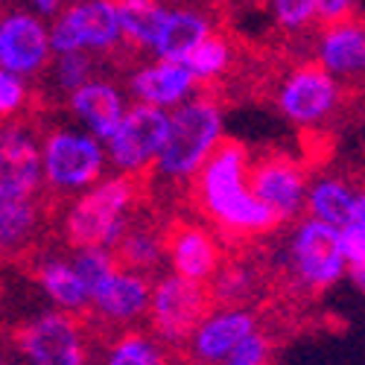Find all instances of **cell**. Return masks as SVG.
Segmentation results:
<instances>
[{"label":"cell","instance_id":"cell-2","mask_svg":"<svg viewBox=\"0 0 365 365\" xmlns=\"http://www.w3.org/2000/svg\"><path fill=\"white\" fill-rule=\"evenodd\" d=\"M225 143V114L210 94H196L170 111V132L155 161V173L167 181H190L210 155Z\"/></svg>","mask_w":365,"mask_h":365},{"label":"cell","instance_id":"cell-29","mask_svg":"<svg viewBox=\"0 0 365 365\" xmlns=\"http://www.w3.org/2000/svg\"><path fill=\"white\" fill-rule=\"evenodd\" d=\"M94 53H82V50H76V53H56L53 56V62H50V79H53V85L62 91L65 97H71L73 91H79L85 82H91V79H97L94 76V58H91Z\"/></svg>","mask_w":365,"mask_h":365},{"label":"cell","instance_id":"cell-21","mask_svg":"<svg viewBox=\"0 0 365 365\" xmlns=\"http://www.w3.org/2000/svg\"><path fill=\"white\" fill-rule=\"evenodd\" d=\"M36 281H38V289L47 295V301L56 310H65L73 316L91 310V292H88L85 281L79 278L73 260L44 257L36 266Z\"/></svg>","mask_w":365,"mask_h":365},{"label":"cell","instance_id":"cell-9","mask_svg":"<svg viewBox=\"0 0 365 365\" xmlns=\"http://www.w3.org/2000/svg\"><path fill=\"white\" fill-rule=\"evenodd\" d=\"M56 53H108L123 41L117 0H73L50 24Z\"/></svg>","mask_w":365,"mask_h":365},{"label":"cell","instance_id":"cell-11","mask_svg":"<svg viewBox=\"0 0 365 365\" xmlns=\"http://www.w3.org/2000/svg\"><path fill=\"white\" fill-rule=\"evenodd\" d=\"M53 36L36 9H12L0 15V68L24 79L38 76L53 62Z\"/></svg>","mask_w":365,"mask_h":365},{"label":"cell","instance_id":"cell-35","mask_svg":"<svg viewBox=\"0 0 365 365\" xmlns=\"http://www.w3.org/2000/svg\"><path fill=\"white\" fill-rule=\"evenodd\" d=\"M362 6V0H316V18L319 26L322 24H333V21H342L356 15Z\"/></svg>","mask_w":365,"mask_h":365},{"label":"cell","instance_id":"cell-23","mask_svg":"<svg viewBox=\"0 0 365 365\" xmlns=\"http://www.w3.org/2000/svg\"><path fill=\"white\" fill-rule=\"evenodd\" d=\"M167 12H170V6H164L161 0H117L123 41H129L132 47L152 50L164 29Z\"/></svg>","mask_w":365,"mask_h":365},{"label":"cell","instance_id":"cell-34","mask_svg":"<svg viewBox=\"0 0 365 365\" xmlns=\"http://www.w3.org/2000/svg\"><path fill=\"white\" fill-rule=\"evenodd\" d=\"M342 242H345V255L351 266H365V222L354 220L342 228Z\"/></svg>","mask_w":365,"mask_h":365},{"label":"cell","instance_id":"cell-1","mask_svg":"<svg viewBox=\"0 0 365 365\" xmlns=\"http://www.w3.org/2000/svg\"><path fill=\"white\" fill-rule=\"evenodd\" d=\"M196 202L202 214L228 237H257L281 225L252 187V158L246 146L234 140H225L196 175Z\"/></svg>","mask_w":365,"mask_h":365},{"label":"cell","instance_id":"cell-16","mask_svg":"<svg viewBox=\"0 0 365 365\" xmlns=\"http://www.w3.org/2000/svg\"><path fill=\"white\" fill-rule=\"evenodd\" d=\"M199 79L185 62H167V58H155L149 65H140L129 76V94L135 103L158 106V108H178L190 97L199 94Z\"/></svg>","mask_w":365,"mask_h":365},{"label":"cell","instance_id":"cell-32","mask_svg":"<svg viewBox=\"0 0 365 365\" xmlns=\"http://www.w3.org/2000/svg\"><path fill=\"white\" fill-rule=\"evenodd\" d=\"M222 365H272V339L260 327L242 336Z\"/></svg>","mask_w":365,"mask_h":365},{"label":"cell","instance_id":"cell-30","mask_svg":"<svg viewBox=\"0 0 365 365\" xmlns=\"http://www.w3.org/2000/svg\"><path fill=\"white\" fill-rule=\"evenodd\" d=\"M79 278L85 281L91 298H94V292L114 275V272L120 269V260L114 255V249H106V246H91V249H76V255L71 257Z\"/></svg>","mask_w":365,"mask_h":365},{"label":"cell","instance_id":"cell-27","mask_svg":"<svg viewBox=\"0 0 365 365\" xmlns=\"http://www.w3.org/2000/svg\"><path fill=\"white\" fill-rule=\"evenodd\" d=\"M257 287H260V275L249 263H222L207 284L214 304H246L257 295Z\"/></svg>","mask_w":365,"mask_h":365},{"label":"cell","instance_id":"cell-3","mask_svg":"<svg viewBox=\"0 0 365 365\" xmlns=\"http://www.w3.org/2000/svg\"><path fill=\"white\" fill-rule=\"evenodd\" d=\"M135 181L132 175L100 178L97 185L82 190L62 220V234L73 249L106 246L114 249L123 231L129 228V214L135 205Z\"/></svg>","mask_w":365,"mask_h":365},{"label":"cell","instance_id":"cell-38","mask_svg":"<svg viewBox=\"0 0 365 365\" xmlns=\"http://www.w3.org/2000/svg\"><path fill=\"white\" fill-rule=\"evenodd\" d=\"M354 220H362L365 222V187H359V202H356V217Z\"/></svg>","mask_w":365,"mask_h":365},{"label":"cell","instance_id":"cell-6","mask_svg":"<svg viewBox=\"0 0 365 365\" xmlns=\"http://www.w3.org/2000/svg\"><path fill=\"white\" fill-rule=\"evenodd\" d=\"M44 181L58 193H82L106 173V140L88 129H53L41 140Z\"/></svg>","mask_w":365,"mask_h":365},{"label":"cell","instance_id":"cell-25","mask_svg":"<svg viewBox=\"0 0 365 365\" xmlns=\"http://www.w3.org/2000/svg\"><path fill=\"white\" fill-rule=\"evenodd\" d=\"M38 228V207L33 199H4L0 196V257L18 255Z\"/></svg>","mask_w":365,"mask_h":365},{"label":"cell","instance_id":"cell-17","mask_svg":"<svg viewBox=\"0 0 365 365\" xmlns=\"http://www.w3.org/2000/svg\"><path fill=\"white\" fill-rule=\"evenodd\" d=\"M152 284L155 281H149V275H143V272L120 266L114 275L94 292V298H91V310L108 324L129 327V324L149 316Z\"/></svg>","mask_w":365,"mask_h":365},{"label":"cell","instance_id":"cell-4","mask_svg":"<svg viewBox=\"0 0 365 365\" xmlns=\"http://www.w3.org/2000/svg\"><path fill=\"white\" fill-rule=\"evenodd\" d=\"M284 266L298 292H327L348 278V255L342 228L322 222L316 217H298L284 242Z\"/></svg>","mask_w":365,"mask_h":365},{"label":"cell","instance_id":"cell-37","mask_svg":"<svg viewBox=\"0 0 365 365\" xmlns=\"http://www.w3.org/2000/svg\"><path fill=\"white\" fill-rule=\"evenodd\" d=\"M348 281L359 295H365V266H351L348 269Z\"/></svg>","mask_w":365,"mask_h":365},{"label":"cell","instance_id":"cell-26","mask_svg":"<svg viewBox=\"0 0 365 365\" xmlns=\"http://www.w3.org/2000/svg\"><path fill=\"white\" fill-rule=\"evenodd\" d=\"M100 365H167L164 342L155 333L126 330L108 345Z\"/></svg>","mask_w":365,"mask_h":365},{"label":"cell","instance_id":"cell-33","mask_svg":"<svg viewBox=\"0 0 365 365\" xmlns=\"http://www.w3.org/2000/svg\"><path fill=\"white\" fill-rule=\"evenodd\" d=\"M29 103V88L26 79L0 68V120H12L15 114H21Z\"/></svg>","mask_w":365,"mask_h":365},{"label":"cell","instance_id":"cell-8","mask_svg":"<svg viewBox=\"0 0 365 365\" xmlns=\"http://www.w3.org/2000/svg\"><path fill=\"white\" fill-rule=\"evenodd\" d=\"M15 348L24 365H91L85 330L73 313H41L18 327Z\"/></svg>","mask_w":365,"mask_h":365},{"label":"cell","instance_id":"cell-15","mask_svg":"<svg viewBox=\"0 0 365 365\" xmlns=\"http://www.w3.org/2000/svg\"><path fill=\"white\" fill-rule=\"evenodd\" d=\"M44 181L41 140L18 123L0 126V196L33 199Z\"/></svg>","mask_w":365,"mask_h":365},{"label":"cell","instance_id":"cell-14","mask_svg":"<svg viewBox=\"0 0 365 365\" xmlns=\"http://www.w3.org/2000/svg\"><path fill=\"white\" fill-rule=\"evenodd\" d=\"M313 62H319L342 85L365 82V18L351 15L322 24L313 41Z\"/></svg>","mask_w":365,"mask_h":365},{"label":"cell","instance_id":"cell-36","mask_svg":"<svg viewBox=\"0 0 365 365\" xmlns=\"http://www.w3.org/2000/svg\"><path fill=\"white\" fill-rule=\"evenodd\" d=\"M68 4H73V0H29V6H33L38 15H44V18L58 15Z\"/></svg>","mask_w":365,"mask_h":365},{"label":"cell","instance_id":"cell-13","mask_svg":"<svg viewBox=\"0 0 365 365\" xmlns=\"http://www.w3.org/2000/svg\"><path fill=\"white\" fill-rule=\"evenodd\" d=\"M257 327V316L246 304H217L202 316L185 348L199 365H222L237 342Z\"/></svg>","mask_w":365,"mask_h":365},{"label":"cell","instance_id":"cell-7","mask_svg":"<svg viewBox=\"0 0 365 365\" xmlns=\"http://www.w3.org/2000/svg\"><path fill=\"white\" fill-rule=\"evenodd\" d=\"M210 289L199 281L181 278L175 272L161 275L152 284V301H149V330L155 336L170 345V348H181L187 345L190 333L196 330V324L202 322V316L210 310Z\"/></svg>","mask_w":365,"mask_h":365},{"label":"cell","instance_id":"cell-20","mask_svg":"<svg viewBox=\"0 0 365 365\" xmlns=\"http://www.w3.org/2000/svg\"><path fill=\"white\" fill-rule=\"evenodd\" d=\"M210 36H214V24L202 9L175 6L167 12L164 29L152 53H155V58H167V62H187L190 53Z\"/></svg>","mask_w":365,"mask_h":365},{"label":"cell","instance_id":"cell-31","mask_svg":"<svg viewBox=\"0 0 365 365\" xmlns=\"http://www.w3.org/2000/svg\"><path fill=\"white\" fill-rule=\"evenodd\" d=\"M269 15L287 36H301L313 24H319L316 0H269Z\"/></svg>","mask_w":365,"mask_h":365},{"label":"cell","instance_id":"cell-5","mask_svg":"<svg viewBox=\"0 0 365 365\" xmlns=\"http://www.w3.org/2000/svg\"><path fill=\"white\" fill-rule=\"evenodd\" d=\"M345 103V85L327 73L319 62H301L289 68L278 88L275 106L287 123L298 129H322L339 114Z\"/></svg>","mask_w":365,"mask_h":365},{"label":"cell","instance_id":"cell-10","mask_svg":"<svg viewBox=\"0 0 365 365\" xmlns=\"http://www.w3.org/2000/svg\"><path fill=\"white\" fill-rule=\"evenodd\" d=\"M170 132V111L158 106L135 103L129 106L123 123L106 140L108 164L123 175H138L155 167Z\"/></svg>","mask_w":365,"mask_h":365},{"label":"cell","instance_id":"cell-18","mask_svg":"<svg viewBox=\"0 0 365 365\" xmlns=\"http://www.w3.org/2000/svg\"><path fill=\"white\" fill-rule=\"evenodd\" d=\"M167 260L175 275L210 284L222 266V246L202 225H178L167 234Z\"/></svg>","mask_w":365,"mask_h":365},{"label":"cell","instance_id":"cell-22","mask_svg":"<svg viewBox=\"0 0 365 365\" xmlns=\"http://www.w3.org/2000/svg\"><path fill=\"white\" fill-rule=\"evenodd\" d=\"M356 202H359V187L351 185L342 175H316L310 178V193H307V217H316L322 222H330L336 228H345L356 217Z\"/></svg>","mask_w":365,"mask_h":365},{"label":"cell","instance_id":"cell-24","mask_svg":"<svg viewBox=\"0 0 365 365\" xmlns=\"http://www.w3.org/2000/svg\"><path fill=\"white\" fill-rule=\"evenodd\" d=\"M114 255H117L120 266L149 275V272H155L161 266V260L167 257V237L149 225L129 222V228L123 231V237H120V242L114 246Z\"/></svg>","mask_w":365,"mask_h":365},{"label":"cell","instance_id":"cell-28","mask_svg":"<svg viewBox=\"0 0 365 365\" xmlns=\"http://www.w3.org/2000/svg\"><path fill=\"white\" fill-rule=\"evenodd\" d=\"M231 62H234V50H231V41L222 38V36H210L205 38L187 58V68L193 71V76L199 82H214L220 76H225L231 71Z\"/></svg>","mask_w":365,"mask_h":365},{"label":"cell","instance_id":"cell-12","mask_svg":"<svg viewBox=\"0 0 365 365\" xmlns=\"http://www.w3.org/2000/svg\"><path fill=\"white\" fill-rule=\"evenodd\" d=\"M252 187L281 222H292L307 210L310 175L289 155H263L252 161Z\"/></svg>","mask_w":365,"mask_h":365},{"label":"cell","instance_id":"cell-19","mask_svg":"<svg viewBox=\"0 0 365 365\" xmlns=\"http://www.w3.org/2000/svg\"><path fill=\"white\" fill-rule=\"evenodd\" d=\"M68 108L82 123V129L97 135L100 140H108L129 111L123 91L106 79H91L79 91H73L68 97Z\"/></svg>","mask_w":365,"mask_h":365}]
</instances>
